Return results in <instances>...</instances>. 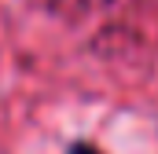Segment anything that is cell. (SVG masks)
Masks as SVG:
<instances>
[{
	"mask_svg": "<svg viewBox=\"0 0 158 154\" xmlns=\"http://www.w3.org/2000/svg\"><path fill=\"white\" fill-rule=\"evenodd\" d=\"M63 154H107V151H103L96 140H85V136H81V140H70Z\"/></svg>",
	"mask_w": 158,
	"mask_h": 154,
	"instance_id": "cell-1",
	"label": "cell"
}]
</instances>
